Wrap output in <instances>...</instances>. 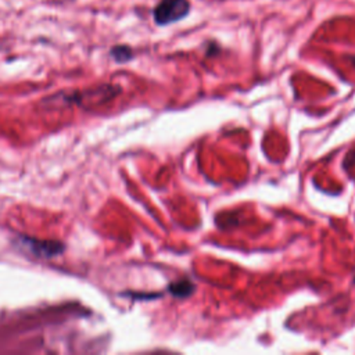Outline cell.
Segmentation results:
<instances>
[{
    "mask_svg": "<svg viewBox=\"0 0 355 355\" xmlns=\"http://www.w3.org/2000/svg\"><path fill=\"white\" fill-rule=\"evenodd\" d=\"M190 12L189 0H161L154 11V21L157 25H168L172 22H178L187 17Z\"/></svg>",
    "mask_w": 355,
    "mask_h": 355,
    "instance_id": "cell-1",
    "label": "cell"
},
{
    "mask_svg": "<svg viewBox=\"0 0 355 355\" xmlns=\"http://www.w3.org/2000/svg\"><path fill=\"white\" fill-rule=\"evenodd\" d=\"M21 243H22L24 247H26L36 257L50 258V257L58 255L64 250L61 243H57V241H46V240H36V239L22 237Z\"/></svg>",
    "mask_w": 355,
    "mask_h": 355,
    "instance_id": "cell-2",
    "label": "cell"
},
{
    "mask_svg": "<svg viewBox=\"0 0 355 355\" xmlns=\"http://www.w3.org/2000/svg\"><path fill=\"white\" fill-rule=\"evenodd\" d=\"M169 291L175 295V297H179V298H184V297H189L193 290H194V286L191 282L183 279V280H178V282H173L169 284Z\"/></svg>",
    "mask_w": 355,
    "mask_h": 355,
    "instance_id": "cell-3",
    "label": "cell"
},
{
    "mask_svg": "<svg viewBox=\"0 0 355 355\" xmlns=\"http://www.w3.org/2000/svg\"><path fill=\"white\" fill-rule=\"evenodd\" d=\"M111 55L118 61V62H125L133 57V53L130 47L128 46H115L111 50Z\"/></svg>",
    "mask_w": 355,
    "mask_h": 355,
    "instance_id": "cell-4",
    "label": "cell"
},
{
    "mask_svg": "<svg viewBox=\"0 0 355 355\" xmlns=\"http://www.w3.org/2000/svg\"><path fill=\"white\" fill-rule=\"evenodd\" d=\"M351 61L355 64V57H352V58H351Z\"/></svg>",
    "mask_w": 355,
    "mask_h": 355,
    "instance_id": "cell-5",
    "label": "cell"
}]
</instances>
